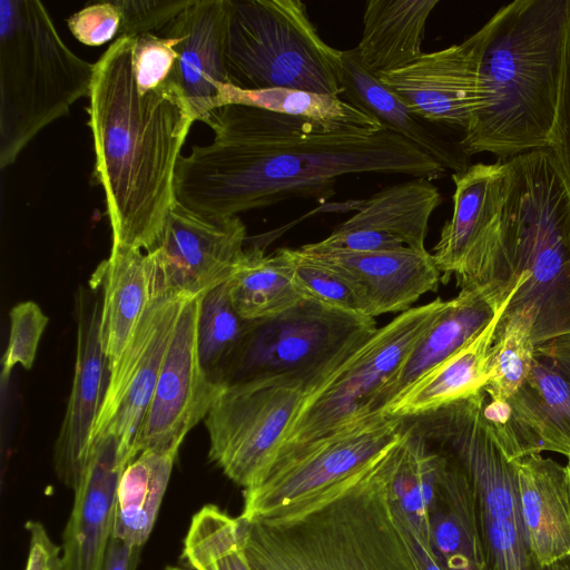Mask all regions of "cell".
Returning a JSON list of instances; mask_svg holds the SVG:
<instances>
[{
	"instance_id": "12",
	"label": "cell",
	"mask_w": 570,
	"mask_h": 570,
	"mask_svg": "<svg viewBox=\"0 0 570 570\" xmlns=\"http://www.w3.org/2000/svg\"><path fill=\"white\" fill-rule=\"evenodd\" d=\"M487 400L482 390L406 420L464 472L479 518L510 521L524 540L514 464L502 452L484 415Z\"/></svg>"
},
{
	"instance_id": "47",
	"label": "cell",
	"mask_w": 570,
	"mask_h": 570,
	"mask_svg": "<svg viewBox=\"0 0 570 570\" xmlns=\"http://www.w3.org/2000/svg\"><path fill=\"white\" fill-rule=\"evenodd\" d=\"M544 570H570V562H568V559H564L549 567H544Z\"/></svg>"
},
{
	"instance_id": "18",
	"label": "cell",
	"mask_w": 570,
	"mask_h": 570,
	"mask_svg": "<svg viewBox=\"0 0 570 570\" xmlns=\"http://www.w3.org/2000/svg\"><path fill=\"white\" fill-rule=\"evenodd\" d=\"M442 196L428 178L381 189L362 200L355 214L326 238L311 243L315 249L365 253L411 247L424 250L429 222Z\"/></svg>"
},
{
	"instance_id": "14",
	"label": "cell",
	"mask_w": 570,
	"mask_h": 570,
	"mask_svg": "<svg viewBox=\"0 0 570 570\" xmlns=\"http://www.w3.org/2000/svg\"><path fill=\"white\" fill-rule=\"evenodd\" d=\"M202 297L183 303L134 444V459L146 450L178 454L186 435L205 420L222 390L206 377L198 357L197 325Z\"/></svg>"
},
{
	"instance_id": "15",
	"label": "cell",
	"mask_w": 570,
	"mask_h": 570,
	"mask_svg": "<svg viewBox=\"0 0 570 570\" xmlns=\"http://www.w3.org/2000/svg\"><path fill=\"white\" fill-rule=\"evenodd\" d=\"M185 301L168 296L154 297L119 360L110 368L106 395L92 430V441L100 435H114L128 463L134 459V444Z\"/></svg>"
},
{
	"instance_id": "25",
	"label": "cell",
	"mask_w": 570,
	"mask_h": 570,
	"mask_svg": "<svg viewBox=\"0 0 570 570\" xmlns=\"http://www.w3.org/2000/svg\"><path fill=\"white\" fill-rule=\"evenodd\" d=\"M341 82L344 99L397 132L441 164L448 171H462L470 156L448 127L412 110L360 62L355 48L342 51Z\"/></svg>"
},
{
	"instance_id": "8",
	"label": "cell",
	"mask_w": 570,
	"mask_h": 570,
	"mask_svg": "<svg viewBox=\"0 0 570 570\" xmlns=\"http://www.w3.org/2000/svg\"><path fill=\"white\" fill-rule=\"evenodd\" d=\"M444 303L436 298L411 307L377 327L341 365L305 393L279 451L384 415L379 410L383 390Z\"/></svg>"
},
{
	"instance_id": "9",
	"label": "cell",
	"mask_w": 570,
	"mask_h": 570,
	"mask_svg": "<svg viewBox=\"0 0 570 570\" xmlns=\"http://www.w3.org/2000/svg\"><path fill=\"white\" fill-rule=\"evenodd\" d=\"M376 328L373 317L304 298L276 317L250 322L227 384L286 376L302 382L308 392Z\"/></svg>"
},
{
	"instance_id": "10",
	"label": "cell",
	"mask_w": 570,
	"mask_h": 570,
	"mask_svg": "<svg viewBox=\"0 0 570 570\" xmlns=\"http://www.w3.org/2000/svg\"><path fill=\"white\" fill-rule=\"evenodd\" d=\"M307 392L286 376L224 385L204 422L208 456L236 484L248 489L274 462Z\"/></svg>"
},
{
	"instance_id": "46",
	"label": "cell",
	"mask_w": 570,
	"mask_h": 570,
	"mask_svg": "<svg viewBox=\"0 0 570 570\" xmlns=\"http://www.w3.org/2000/svg\"><path fill=\"white\" fill-rule=\"evenodd\" d=\"M403 527L406 531L410 543L414 550V553L417 557V561L422 570H443V568L432 553L431 548L425 546L404 523Z\"/></svg>"
},
{
	"instance_id": "23",
	"label": "cell",
	"mask_w": 570,
	"mask_h": 570,
	"mask_svg": "<svg viewBox=\"0 0 570 570\" xmlns=\"http://www.w3.org/2000/svg\"><path fill=\"white\" fill-rule=\"evenodd\" d=\"M233 0H191L164 30L176 39L178 82L196 120L218 108L230 83L227 37Z\"/></svg>"
},
{
	"instance_id": "35",
	"label": "cell",
	"mask_w": 570,
	"mask_h": 570,
	"mask_svg": "<svg viewBox=\"0 0 570 570\" xmlns=\"http://www.w3.org/2000/svg\"><path fill=\"white\" fill-rule=\"evenodd\" d=\"M250 322L234 311L226 283L202 297L198 325V357L206 377L223 387L240 355Z\"/></svg>"
},
{
	"instance_id": "36",
	"label": "cell",
	"mask_w": 570,
	"mask_h": 570,
	"mask_svg": "<svg viewBox=\"0 0 570 570\" xmlns=\"http://www.w3.org/2000/svg\"><path fill=\"white\" fill-rule=\"evenodd\" d=\"M533 316L528 309L505 312L492 346L490 379L484 387L494 402L508 401L525 382L535 358Z\"/></svg>"
},
{
	"instance_id": "3",
	"label": "cell",
	"mask_w": 570,
	"mask_h": 570,
	"mask_svg": "<svg viewBox=\"0 0 570 570\" xmlns=\"http://www.w3.org/2000/svg\"><path fill=\"white\" fill-rule=\"evenodd\" d=\"M395 443L292 505L238 515L253 570H422L391 499Z\"/></svg>"
},
{
	"instance_id": "41",
	"label": "cell",
	"mask_w": 570,
	"mask_h": 570,
	"mask_svg": "<svg viewBox=\"0 0 570 570\" xmlns=\"http://www.w3.org/2000/svg\"><path fill=\"white\" fill-rule=\"evenodd\" d=\"M547 149L556 159L570 187V13L554 120Z\"/></svg>"
},
{
	"instance_id": "5",
	"label": "cell",
	"mask_w": 570,
	"mask_h": 570,
	"mask_svg": "<svg viewBox=\"0 0 570 570\" xmlns=\"http://www.w3.org/2000/svg\"><path fill=\"white\" fill-rule=\"evenodd\" d=\"M503 164V200L478 286L500 281L514 287L505 312L532 314L539 346L570 334V187L548 149Z\"/></svg>"
},
{
	"instance_id": "27",
	"label": "cell",
	"mask_w": 570,
	"mask_h": 570,
	"mask_svg": "<svg viewBox=\"0 0 570 570\" xmlns=\"http://www.w3.org/2000/svg\"><path fill=\"white\" fill-rule=\"evenodd\" d=\"M510 299L478 335L399 393L383 414L414 417L484 390L497 328Z\"/></svg>"
},
{
	"instance_id": "7",
	"label": "cell",
	"mask_w": 570,
	"mask_h": 570,
	"mask_svg": "<svg viewBox=\"0 0 570 570\" xmlns=\"http://www.w3.org/2000/svg\"><path fill=\"white\" fill-rule=\"evenodd\" d=\"M341 56L301 0H233L226 51L233 86L340 96Z\"/></svg>"
},
{
	"instance_id": "24",
	"label": "cell",
	"mask_w": 570,
	"mask_h": 570,
	"mask_svg": "<svg viewBox=\"0 0 570 570\" xmlns=\"http://www.w3.org/2000/svg\"><path fill=\"white\" fill-rule=\"evenodd\" d=\"M514 287L500 281L461 289L445 301L438 316L416 341L379 400L385 406L425 372L478 335L512 297Z\"/></svg>"
},
{
	"instance_id": "37",
	"label": "cell",
	"mask_w": 570,
	"mask_h": 570,
	"mask_svg": "<svg viewBox=\"0 0 570 570\" xmlns=\"http://www.w3.org/2000/svg\"><path fill=\"white\" fill-rule=\"evenodd\" d=\"M281 252L291 277L304 298L367 316L356 289L336 271L308 257L299 248H281Z\"/></svg>"
},
{
	"instance_id": "29",
	"label": "cell",
	"mask_w": 570,
	"mask_h": 570,
	"mask_svg": "<svg viewBox=\"0 0 570 570\" xmlns=\"http://www.w3.org/2000/svg\"><path fill=\"white\" fill-rule=\"evenodd\" d=\"M430 508V548L443 570H488L472 487L450 458Z\"/></svg>"
},
{
	"instance_id": "30",
	"label": "cell",
	"mask_w": 570,
	"mask_h": 570,
	"mask_svg": "<svg viewBox=\"0 0 570 570\" xmlns=\"http://www.w3.org/2000/svg\"><path fill=\"white\" fill-rule=\"evenodd\" d=\"M439 0H368L355 50L376 78L417 60L429 16Z\"/></svg>"
},
{
	"instance_id": "38",
	"label": "cell",
	"mask_w": 570,
	"mask_h": 570,
	"mask_svg": "<svg viewBox=\"0 0 570 570\" xmlns=\"http://www.w3.org/2000/svg\"><path fill=\"white\" fill-rule=\"evenodd\" d=\"M9 321V341L2 357V381L10 376L17 364L26 370L32 367L40 338L48 324V317L32 301L16 304L10 309Z\"/></svg>"
},
{
	"instance_id": "48",
	"label": "cell",
	"mask_w": 570,
	"mask_h": 570,
	"mask_svg": "<svg viewBox=\"0 0 570 570\" xmlns=\"http://www.w3.org/2000/svg\"><path fill=\"white\" fill-rule=\"evenodd\" d=\"M566 474H567V485H568V494H569V502H570V462L566 465Z\"/></svg>"
},
{
	"instance_id": "11",
	"label": "cell",
	"mask_w": 570,
	"mask_h": 570,
	"mask_svg": "<svg viewBox=\"0 0 570 570\" xmlns=\"http://www.w3.org/2000/svg\"><path fill=\"white\" fill-rule=\"evenodd\" d=\"M405 424L404 417L381 415L279 451L261 481L244 490L240 515L271 514L346 478L395 443Z\"/></svg>"
},
{
	"instance_id": "1",
	"label": "cell",
	"mask_w": 570,
	"mask_h": 570,
	"mask_svg": "<svg viewBox=\"0 0 570 570\" xmlns=\"http://www.w3.org/2000/svg\"><path fill=\"white\" fill-rule=\"evenodd\" d=\"M213 141L180 156L176 200L205 216H238L294 197H330L338 178L400 174L439 179L448 170L389 129L330 128L245 105H225L203 120Z\"/></svg>"
},
{
	"instance_id": "28",
	"label": "cell",
	"mask_w": 570,
	"mask_h": 570,
	"mask_svg": "<svg viewBox=\"0 0 570 570\" xmlns=\"http://www.w3.org/2000/svg\"><path fill=\"white\" fill-rule=\"evenodd\" d=\"M91 282L101 292L100 340L111 368L153 299L148 255L140 249L111 246Z\"/></svg>"
},
{
	"instance_id": "32",
	"label": "cell",
	"mask_w": 570,
	"mask_h": 570,
	"mask_svg": "<svg viewBox=\"0 0 570 570\" xmlns=\"http://www.w3.org/2000/svg\"><path fill=\"white\" fill-rule=\"evenodd\" d=\"M178 454L140 452L124 469L117 490L112 537L142 548L148 540Z\"/></svg>"
},
{
	"instance_id": "21",
	"label": "cell",
	"mask_w": 570,
	"mask_h": 570,
	"mask_svg": "<svg viewBox=\"0 0 570 570\" xmlns=\"http://www.w3.org/2000/svg\"><path fill=\"white\" fill-rule=\"evenodd\" d=\"M128 464L111 434L92 441L62 533L59 570H104L114 534L117 490Z\"/></svg>"
},
{
	"instance_id": "19",
	"label": "cell",
	"mask_w": 570,
	"mask_h": 570,
	"mask_svg": "<svg viewBox=\"0 0 570 570\" xmlns=\"http://www.w3.org/2000/svg\"><path fill=\"white\" fill-rule=\"evenodd\" d=\"M504 178L500 159L452 174L453 213L432 253L441 281L453 276L461 289L476 286L483 250L501 209Z\"/></svg>"
},
{
	"instance_id": "45",
	"label": "cell",
	"mask_w": 570,
	"mask_h": 570,
	"mask_svg": "<svg viewBox=\"0 0 570 570\" xmlns=\"http://www.w3.org/2000/svg\"><path fill=\"white\" fill-rule=\"evenodd\" d=\"M141 548L111 538L104 570H137Z\"/></svg>"
},
{
	"instance_id": "49",
	"label": "cell",
	"mask_w": 570,
	"mask_h": 570,
	"mask_svg": "<svg viewBox=\"0 0 570 570\" xmlns=\"http://www.w3.org/2000/svg\"><path fill=\"white\" fill-rule=\"evenodd\" d=\"M164 570H191V569H184V568L176 567V566H169V567H166Z\"/></svg>"
},
{
	"instance_id": "43",
	"label": "cell",
	"mask_w": 570,
	"mask_h": 570,
	"mask_svg": "<svg viewBox=\"0 0 570 570\" xmlns=\"http://www.w3.org/2000/svg\"><path fill=\"white\" fill-rule=\"evenodd\" d=\"M29 552L24 570H59L61 549L52 542L39 521H28Z\"/></svg>"
},
{
	"instance_id": "26",
	"label": "cell",
	"mask_w": 570,
	"mask_h": 570,
	"mask_svg": "<svg viewBox=\"0 0 570 570\" xmlns=\"http://www.w3.org/2000/svg\"><path fill=\"white\" fill-rule=\"evenodd\" d=\"M525 543L541 567L570 558L566 465L532 454L513 461Z\"/></svg>"
},
{
	"instance_id": "40",
	"label": "cell",
	"mask_w": 570,
	"mask_h": 570,
	"mask_svg": "<svg viewBox=\"0 0 570 570\" xmlns=\"http://www.w3.org/2000/svg\"><path fill=\"white\" fill-rule=\"evenodd\" d=\"M120 10L118 37H137L165 30L191 0H114Z\"/></svg>"
},
{
	"instance_id": "39",
	"label": "cell",
	"mask_w": 570,
	"mask_h": 570,
	"mask_svg": "<svg viewBox=\"0 0 570 570\" xmlns=\"http://www.w3.org/2000/svg\"><path fill=\"white\" fill-rule=\"evenodd\" d=\"M479 519L488 570H544L510 521Z\"/></svg>"
},
{
	"instance_id": "6",
	"label": "cell",
	"mask_w": 570,
	"mask_h": 570,
	"mask_svg": "<svg viewBox=\"0 0 570 570\" xmlns=\"http://www.w3.org/2000/svg\"><path fill=\"white\" fill-rule=\"evenodd\" d=\"M94 65L63 42L38 0L0 1V168L89 97Z\"/></svg>"
},
{
	"instance_id": "33",
	"label": "cell",
	"mask_w": 570,
	"mask_h": 570,
	"mask_svg": "<svg viewBox=\"0 0 570 570\" xmlns=\"http://www.w3.org/2000/svg\"><path fill=\"white\" fill-rule=\"evenodd\" d=\"M226 288L234 311L247 322L276 317L304 299L281 248L268 255L257 246L245 248Z\"/></svg>"
},
{
	"instance_id": "2",
	"label": "cell",
	"mask_w": 570,
	"mask_h": 570,
	"mask_svg": "<svg viewBox=\"0 0 570 570\" xmlns=\"http://www.w3.org/2000/svg\"><path fill=\"white\" fill-rule=\"evenodd\" d=\"M89 101L111 246L149 252L176 203L180 151L196 121L175 59L151 48L135 53L134 37L116 38L94 63Z\"/></svg>"
},
{
	"instance_id": "42",
	"label": "cell",
	"mask_w": 570,
	"mask_h": 570,
	"mask_svg": "<svg viewBox=\"0 0 570 570\" xmlns=\"http://www.w3.org/2000/svg\"><path fill=\"white\" fill-rule=\"evenodd\" d=\"M121 14L114 0L91 3L67 19L72 36L82 45L97 47L119 33Z\"/></svg>"
},
{
	"instance_id": "16",
	"label": "cell",
	"mask_w": 570,
	"mask_h": 570,
	"mask_svg": "<svg viewBox=\"0 0 570 570\" xmlns=\"http://www.w3.org/2000/svg\"><path fill=\"white\" fill-rule=\"evenodd\" d=\"M75 373L65 417L53 445V469L70 489L79 483L92 444V430L110 376V364L100 340L101 292L89 282L77 297Z\"/></svg>"
},
{
	"instance_id": "22",
	"label": "cell",
	"mask_w": 570,
	"mask_h": 570,
	"mask_svg": "<svg viewBox=\"0 0 570 570\" xmlns=\"http://www.w3.org/2000/svg\"><path fill=\"white\" fill-rule=\"evenodd\" d=\"M299 249L331 267L356 289L366 315L404 312L422 295L436 291L441 273L432 253L402 247L365 253L321 250L305 244Z\"/></svg>"
},
{
	"instance_id": "17",
	"label": "cell",
	"mask_w": 570,
	"mask_h": 570,
	"mask_svg": "<svg viewBox=\"0 0 570 570\" xmlns=\"http://www.w3.org/2000/svg\"><path fill=\"white\" fill-rule=\"evenodd\" d=\"M484 415L509 461L554 452L570 462V386L543 357L508 401L487 400Z\"/></svg>"
},
{
	"instance_id": "20",
	"label": "cell",
	"mask_w": 570,
	"mask_h": 570,
	"mask_svg": "<svg viewBox=\"0 0 570 570\" xmlns=\"http://www.w3.org/2000/svg\"><path fill=\"white\" fill-rule=\"evenodd\" d=\"M377 79L425 119L464 132L480 107L472 42L424 53L411 65Z\"/></svg>"
},
{
	"instance_id": "13",
	"label": "cell",
	"mask_w": 570,
	"mask_h": 570,
	"mask_svg": "<svg viewBox=\"0 0 570 570\" xmlns=\"http://www.w3.org/2000/svg\"><path fill=\"white\" fill-rule=\"evenodd\" d=\"M239 216H205L177 200L157 246L146 252L154 297L193 299L223 285L245 252Z\"/></svg>"
},
{
	"instance_id": "34",
	"label": "cell",
	"mask_w": 570,
	"mask_h": 570,
	"mask_svg": "<svg viewBox=\"0 0 570 570\" xmlns=\"http://www.w3.org/2000/svg\"><path fill=\"white\" fill-rule=\"evenodd\" d=\"M245 105L259 109L311 120L330 128L346 126L371 129L385 128L379 120L344 98L291 88L246 90L226 85L219 96V106Z\"/></svg>"
},
{
	"instance_id": "44",
	"label": "cell",
	"mask_w": 570,
	"mask_h": 570,
	"mask_svg": "<svg viewBox=\"0 0 570 570\" xmlns=\"http://www.w3.org/2000/svg\"><path fill=\"white\" fill-rule=\"evenodd\" d=\"M535 354L547 360L570 386V334L558 336L537 346Z\"/></svg>"
},
{
	"instance_id": "31",
	"label": "cell",
	"mask_w": 570,
	"mask_h": 570,
	"mask_svg": "<svg viewBox=\"0 0 570 570\" xmlns=\"http://www.w3.org/2000/svg\"><path fill=\"white\" fill-rule=\"evenodd\" d=\"M448 462L406 420L394 445L391 499L403 523L428 547L430 508Z\"/></svg>"
},
{
	"instance_id": "4",
	"label": "cell",
	"mask_w": 570,
	"mask_h": 570,
	"mask_svg": "<svg viewBox=\"0 0 570 570\" xmlns=\"http://www.w3.org/2000/svg\"><path fill=\"white\" fill-rule=\"evenodd\" d=\"M570 0H517L469 39L480 107L461 137L471 157L547 149L562 72Z\"/></svg>"
}]
</instances>
